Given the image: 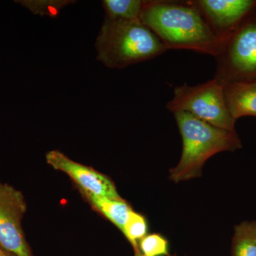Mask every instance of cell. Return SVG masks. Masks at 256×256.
Masks as SVG:
<instances>
[{
    "label": "cell",
    "mask_w": 256,
    "mask_h": 256,
    "mask_svg": "<svg viewBox=\"0 0 256 256\" xmlns=\"http://www.w3.org/2000/svg\"><path fill=\"white\" fill-rule=\"evenodd\" d=\"M134 256H143L142 254H141L140 252L139 249L138 250H134Z\"/></svg>",
    "instance_id": "cell-17"
},
{
    "label": "cell",
    "mask_w": 256,
    "mask_h": 256,
    "mask_svg": "<svg viewBox=\"0 0 256 256\" xmlns=\"http://www.w3.org/2000/svg\"><path fill=\"white\" fill-rule=\"evenodd\" d=\"M223 41L256 9V0H192Z\"/></svg>",
    "instance_id": "cell-8"
},
{
    "label": "cell",
    "mask_w": 256,
    "mask_h": 256,
    "mask_svg": "<svg viewBox=\"0 0 256 256\" xmlns=\"http://www.w3.org/2000/svg\"><path fill=\"white\" fill-rule=\"evenodd\" d=\"M47 164L65 173L78 188L80 193L90 194L104 198H122L114 182L92 166L74 161L60 150H50L45 156Z\"/></svg>",
    "instance_id": "cell-7"
},
{
    "label": "cell",
    "mask_w": 256,
    "mask_h": 256,
    "mask_svg": "<svg viewBox=\"0 0 256 256\" xmlns=\"http://www.w3.org/2000/svg\"><path fill=\"white\" fill-rule=\"evenodd\" d=\"M214 78L222 84L256 80V9L222 42Z\"/></svg>",
    "instance_id": "cell-4"
},
{
    "label": "cell",
    "mask_w": 256,
    "mask_h": 256,
    "mask_svg": "<svg viewBox=\"0 0 256 256\" xmlns=\"http://www.w3.org/2000/svg\"><path fill=\"white\" fill-rule=\"evenodd\" d=\"M143 256H170L169 242L159 234H148L138 242Z\"/></svg>",
    "instance_id": "cell-15"
},
{
    "label": "cell",
    "mask_w": 256,
    "mask_h": 256,
    "mask_svg": "<svg viewBox=\"0 0 256 256\" xmlns=\"http://www.w3.org/2000/svg\"><path fill=\"white\" fill-rule=\"evenodd\" d=\"M170 112H185L214 127L236 131V120L229 114L224 94V84L214 78L191 86L186 84L174 89V97L166 104Z\"/></svg>",
    "instance_id": "cell-5"
},
{
    "label": "cell",
    "mask_w": 256,
    "mask_h": 256,
    "mask_svg": "<svg viewBox=\"0 0 256 256\" xmlns=\"http://www.w3.org/2000/svg\"><path fill=\"white\" fill-rule=\"evenodd\" d=\"M26 210L23 194L0 181V244L16 256H34L22 225Z\"/></svg>",
    "instance_id": "cell-6"
},
{
    "label": "cell",
    "mask_w": 256,
    "mask_h": 256,
    "mask_svg": "<svg viewBox=\"0 0 256 256\" xmlns=\"http://www.w3.org/2000/svg\"><path fill=\"white\" fill-rule=\"evenodd\" d=\"M80 194L94 210L110 220L122 233L130 214L133 210L128 202L122 198L112 200L90 194L80 193Z\"/></svg>",
    "instance_id": "cell-10"
},
{
    "label": "cell",
    "mask_w": 256,
    "mask_h": 256,
    "mask_svg": "<svg viewBox=\"0 0 256 256\" xmlns=\"http://www.w3.org/2000/svg\"><path fill=\"white\" fill-rule=\"evenodd\" d=\"M0 256H16L0 244Z\"/></svg>",
    "instance_id": "cell-16"
},
{
    "label": "cell",
    "mask_w": 256,
    "mask_h": 256,
    "mask_svg": "<svg viewBox=\"0 0 256 256\" xmlns=\"http://www.w3.org/2000/svg\"><path fill=\"white\" fill-rule=\"evenodd\" d=\"M232 256H256V220H245L234 226Z\"/></svg>",
    "instance_id": "cell-11"
},
{
    "label": "cell",
    "mask_w": 256,
    "mask_h": 256,
    "mask_svg": "<svg viewBox=\"0 0 256 256\" xmlns=\"http://www.w3.org/2000/svg\"><path fill=\"white\" fill-rule=\"evenodd\" d=\"M97 60L108 68H124L162 54L166 48L140 21L105 18L96 40Z\"/></svg>",
    "instance_id": "cell-3"
},
{
    "label": "cell",
    "mask_w": 256,
    "mask_h": 256,
    "mask_svg": "<svg viewBox=\"0 0 256 256\" xmlns=\"http://www.w3.org/2000/svg\"><path fill=\"white\" fill-rule=\"evenodd\" d=\"M173 114L182 140L181 158L178 164L170 170V178L174 182L201 176L207 160L217 153L242 148L236 131L214 127L188 112Z\"/></svg>",
    "instance_id": "cell-2"
},
{
    "label": "cell",
    "mask_w": 256,
    "mask_h": 256,
    "mask_svg": "<svg viewBox=\"0 0 256 256\" xmlns=\"http://www.w3.org/2000/svg\"><path fill=\"white\" fill-rule=\"evenodd\" d=\"M16 2L31 11L34 14L56 18L60 14V10L67 5L74 4L75 1H69V0H43V1H41V0L40 1L22 0V1H16Z\"/></svg>",
    "instance_id": "cell-14"
},
{
    "label": "cell",
    "mask_w": 256,
    "mask_h": 256,
    "mask_svg": "<svg viewBox=\"0 0 256 256\" xmlns=\"http://www.w3.org/2000/svg\"><path fill=\"white\" fill-rule=\"evenodd\" d=\"M229 114L237 120L244 116L256 117V80L224 84Z\"/></svg>",
    "instance_id": "cell-9"
},
{
    "label": "cell",
    "mask_w": 256,
    "mask_h": 256,
    "mask_svg": "<svg viewBox=\"0 0 256 256\" xmlns=\"http://www.w3.org/2000/svg\"><path fill=\"white\" fill-rule=\"evenodd\" d=\"M148 225L146 217L132 210L130 214L122 234L132 245L134 250L139 249L138 242L148 235Z\"/></svg>",
    "instance_id": "cell-13"
},
{
    "label": "cell",
    "mask_w": 256,
    "mask_h": 256,
    "mask_svg": "<svg viewBox=\"0 0 256 256\" xmlns=\"http://www.w3.org/2000/svg\"><path fill=\"white\" fill-rule=\"evenodd\" d=\"M140 22L168 50H191L215 57L223 42L212 31L192 0H146Z\"/></svg>",
    "instance_id": "cell-1"
},
{
    "label": "cell",
    "mask_w": 256,
    "mask_h": 256,
    "mask_svg": "<svg viewBox=\"0 0 256 256\" xmlns=\"http://www.w3.org/2000/svg\"><path fill=\"white\" fill-rule=\"evenodd\" d=\"M144 0H104L106 18L122 21H140Z\"/></svg>",
    "instance_id": "cell-12"
}]
</instances>
